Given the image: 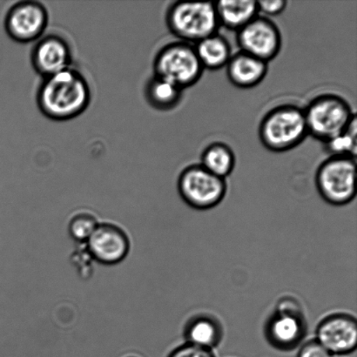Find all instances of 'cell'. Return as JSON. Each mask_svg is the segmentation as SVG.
<instances>
[{"mask_svg":"<svg viewBox=\"0 0 357 357\" xmlns=\"http://www.w3.org/2000/svg\"><path fill=\"white\" fill-rule=\"evenodd\" d=\"M92 93L82 73L73 68L43 79L37 104L45 117L55 121L73 120L89 107Z\"/></svg>","mask_w":357,"mask_h":357,"instance_id":"obj_1","label":"cell"},{"mask_svg":"<svg viewBox=\"0 0 357 357\" xmlns=\"http://www.w3.org/2000/svg\"><path fill=\"white\" fill-rule=\"evenodd\" d=\"M258 132L261 144L269 151H289L309 135L304 109L293 104L272 108L262 118Z\"/></svg>","mask_w":357,"mask_h":357,"instance_id":"obj_2","label":"cell"},{"mask_svg":"<svg viewBox=\"0 0 357 357\" xmlns=\"http://www.w3.org/2000/svg\"><path fill=\"white\" fill-rule=\"evenodd\" d=\"M304 114L307 134L324 144L342 134L356 116L348 101L335 93L314 98Z\"/></svg>","mask_w":357,"mask_h":357,"instance_id":"obj_3","label":"cell"},{"mask_svg":"<svg viewBox=\"0 0 357 357\" xmlns=\"http://www.w3.org/2000/svg\"><path fill=\"white\" fill-rule=\"evenodd\" d=\"M166 23L174 36L188 44L217 33L220 26L215 2H174L167 9Z\"/></svg>","mask_w":357,"mask_h":357,"instance_id":"obj_4","label":"cell"},{"mask_svg":"<svg viewBox=\"0 0 357 357\" xmlns=\"http://www.w3.org/2000/svg\"><path fill=\"white\" fill-rule=\"evenodd\" d=\"M307 326L302 304L294 297H283L266 321L265 337L278 351H293L305 337Z\"/></svg>","mask_w":357,"mask_h":357,"instance_id":"obj_5","label":"cell"},{"mask_svg":"<svg viewBox=\"0 0 357 357\" xmlns=\"http://www.w3.org/2000/svg\"><path fill=\"white\" fill-rule=\"evenodd\" d=\"M155 75L184 90L202 78V66L195 47L185 42L167 44L156 54L153 61Z\"/></svg>","mask_w":357,"mask_h":357,"instance_id":"obj_6","label":"cell"},{"mask_svg":"<svg viewBox=\"0 0 357 357\" xmlns=\"http://www.w3.org/2000/svg\"><path fill=\"white\" fill-rule=\"evenodd\" d=\"M356 158L332 155L324 160L316 173L318 192L332 206L349 204L356 197Z\"/></svg>","mask_w":357,"mask_h":357,"instance_id":"obj_7","label":"cell"},{"mask_svg":"<svg viewBox=\"0 0 357 357\" xmlns=\"http://www.w3.org/2000/svg\"><path fill=\"white\" fill-rule=\"evenodd\" d=\"M177 187L182 199L197 210L215 208L225 198L227 191L226 178L215 176L199 164L181 171Z\"/></svg>","mask_w":357,"mask_h":357,"instance_id":"obj_8","label":"cell"},{"mask_svg":"<svg viewBox=\"0 0 357 357\" xmlns=\"http://www.w3.org/2000/svg\"><path fill=\"white\" fill-rule=\"evenodd\" d=\"M48 24V13L43 3L33 0L17 2L5 17V29L17 43L27 44L40 40Z\"/></svg>","mask_w":357,"mask_h":357,"instance_id":"obj_9","label":"cell"},{"mask_svg":"<svg viewBox=\"0 0 357 357\" xmlns=\"http://www.w3.org/2000/svg\"><path fill=\"white\" fill-rule=\"evenodd\" d=\"M237 44L241 52L265 62L272 61L282 48V34L268 17H255L237 31Z\"/></svg>","mask_w":357,"mask_h":357,"instance_id":"obj_10","label":"cell"},{"mask_svg":"<svg viewBox=\"0 0 357 357\" xmlns=\"http://www.w3.org/2000/svg\"><path fill=\"white\" fill-rule=\"evenodd\" d=\"M332 356H344L356 351L357 323L351 314H328L317 325L316 337Z\"/></svg>","mask_w":357,"mask_h":357,"instance_id":"obj_11","label":"cell"},{"mask_svg":"<svg viewBox=\"0 0 357 357\" xmlns=\"http://www.w3.org/2000/svg\"><path fill=\"white\" fill-rule=\"evenodd\" d=\"M91 257L103 265H116L127 258L130 240L125 230L113 223H100L86 241Z\"/></svg>","mask_w":357,"mask_h":357,"instance_id":"obj_12","label":"cell"},{"mask_svg":"<svg viewBox=\"0 0 357 357\" xmlns=\"http://www.w3.org/2000/svg\"><path fill=\"white\" fill-rule=\"evenodd\" d=\"M73 54L68 42L57 34H47L37 40L31 54L35 72L44 78L72 68Z\"/></svg>","mask_w":357,"mask_h":357,"instance_id":"obj_13","label":"cell"},{"mask_svg":"<svg viewBox=\"0 0 357 357\" xmlns=\"http://www.w3.org/2000/svg\"><path fill=\"white\" fill-rule=\"evenodd\" d=\"M226 66L229 82L240 89H252L258 86L268 73L267 62L243 52L232 55Z\"/></svg>","mask_w":357,"mask_h":357,"instance_id":"obj_14","label":"cell"},{"mask_svg":"<svg viewBox=\"0 0 357 357\" xmlns=\"http://www.w3.org/2000/svg\"><path fill=\"white\" fill-rule=\"evenodd\" d=\"M184 337L185 344L213 351L222 340L223 328L215 317L197 314L185 324Z\"/></svg>","mask_w":357,"mask_h":357,"instance_id":"obj_15","label":"cell"},{"mask_svg":"<svg viewBox=\"0 0 357 357\" xmlns=\"http://www.w3.org/2000/svg\"><path fill=\"white\" fill-rule=\"evenodd\" d=\"M218 22L227 29L240 31L258 16L257 1L215 2Z\"/></svg>","mask_w":357,"mask_h":357,"instance_id":"obj_16","label":"cell"},{"mask_svg":"<svg viewBox=\"0 0 357 357\" xmlns=\"http://www.w3.org/2000/svg\"><path fill=\"white\" fill-rule=\"evenodd\" d=\"M195 48L203 69H222L232 57L229 42L217 33L198 42Z\"/></svg>","mask_w":357,"mask_h":357,"instance_id":"obj_17","label":"cell"},{"mask_svg":"<svg viewBox=\"0 0 357 357\" xmlns=\"http://www.w3.org/2000/svg\"><path fill=\"white\" fill-rule=\"evenodd\" d=\"M183 90L173 83L155 75L149 79L145 89L146 100L158 111H170L180 104Z\"/></svg>","mask_w":357,"mask_h":357,"instance_id":"obj_18","label":"cell"},{"mask_svg":"<svg viewBox=\"0 0 357 357\" xmlns=\"http://www.w3.org/2000/svg\"><path fill=\"white\" fill-rule=\"evenodd\" d=\"M199 165L215 176L226 178L236 166V155L225 143L213 142L203 150Z\"/></svg>","mask_w":357,"mask_h":357,"instance_id":"obj_19","label":"cell"},{"mask_svg":"<svg viewBox=\"0 0 357 357\" xmlns=\"http://www.w3.org/2000/svg\"><path fill=\"white\" fill-rule=\"evenodd\" d=\"M356 116H355L342 134L331 139L325 145L332 155H345L356 158Z\"/></svg>","mask_w":357,"mask_h":357,"instance_id":"obj_20","label":"cell"},{"mask_svg":"<svg viewBox=\"0 0 357 357\" xmlns=\"http://www.w3.org/2000/svg\"><path fill=\"white\" fill-rule=\"evenodd\" d=\"M100 222L90 213H79L73 216L68 224L70 236L78 243H86L92 236Z\"/></svg>","mask_w":357,"mask_h":357,"instance_id":"obj_21","label":"cell"},{"mask_svg":"<svg viewBox=\"0 0 357 357\" xmlns=\"http://www.w3.org/2000/svg\"><path fill=\"white\" fill-rule=\"evenodd\" d=\"M167 357H215L213 351L185 344L174 349Z\"/></svg>","mask_w":357,"mask_h":357,"instance_id":"obj_22","label":"cell"},{"mask_svg":"<svg viewBox=\"0 0 357 357\" xmlns=\"http://www.w3.org/2000/svg\"><path fill=\"white\" fill-rule=\"evenodd\" d=\"M258 13L262 17H275L284 12L288 6L285 0H275V1H257Z\"/></svg>","mask_w":357,"mask_h":357,"instance_id":"obj_23","label":"cell"},{"mask_svg":"<svg viewBox=\"0 0 357 357\" xmlns=\"http://www.w3.org/2000/svg\"><path fill=\"white\" fill-rule=\"evenodd\" d=\"M297 357H333L316 339L305 342L297 353Z\"/></svg>","mask_w":357,"mask_h":357,"instance_id":"obj_24","label":"cell"},{"mask_svg":"<svg viewBox=\"0 0 357 357\" xmlns=\"http://www.w3.org/2000/svg\"><path fill=\"white\" fill-rule=\"evenodd\" d=\"M125 357H139V356L131 355V356H125Z\"/></svg>","mask_w":357,"mask_h":357,"instance_id":"obj_25","label":"cell"}]
</instances>
